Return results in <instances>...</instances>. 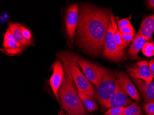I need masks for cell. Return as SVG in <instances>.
Wrapping results in <instances>:
<instances>
[{"label":"cell","instance_id":"cell-1","mask_svg":"<svg viewBox=\"0 0 154 115\" xmlns=\"http://www.w3.org/2000/svg\"><path fill=\"white\" fill-rule=\"evenodd\" d=\"M111 14L110 9L89 4L80 6L77 41L88 53L98 55L102 53Z\"/></svg>","mask_w":154,"mask_h":115},{"label":"cell","instance_id":"cell-2","mask_svg":"<svg viewBox=\"0 0 154 115\" xmlns=\"http://www.w3.org/2000/svg\"><path fill=\"white\" fill-rule=\"evenodd\" d=\"M63 81L59 90V97L66 115H86V110L74 87L70 72L64 65Z\"/></svg>","mask_w":154,"mask_h":115},{"label":"cell","instance_id":"cell-3","mask_svg":"<svg viewBox=\"0 0 154 115\" xmlns=\"http://www.w3.org/2000/svg\"><path fill=\"white\" fill-rule=\"evenodd\" d=\"M57 56L70 72L79 91L93 97L94 90L92 86L77 66L79 57L67 52H59Z\"/></svg>","mask_w":154,"mask_h":115},{"label":"cell","instance_id":"cell-4","mask_svg":"<svg viewBox=\"0 0 154 115\" xmlns=\"http://www.w3.org/2000/svg\"><path fill=\"white\" fill-rule=\"evenodd\" d=\"M117 30L115 17L111 14L110 20L105 38L103 47V55L109 59L114 61L122 60L124 55V47L117 44L114 39V34Z\"/></svg>","mask_w":154,"mask_h":115},{"label":"cell","instance_id":"cell-5","mask_svg":"<svg viewBox=\"0 0 154 115\" xmlns=\"http://www.w3.org/2000/svg\"><path fill=\"white\" fill-rule=\"evenodd\" d=\"M99 68L101 72V82L97 86L95 97L100 104L104 106L116 92L118 82L112 72L103 67Z\"/></svg>","mask_w":154,"mask_h":115},{"label":"cell","instance_id":"cell-6","mask_svg":"<svg viewBox=\"0 0 154 115\" xmlns=\"http://www.w3.org/2000/svg\"><path fill=\"white\" fill-rule=\"evenodd\" d=\"M79 4L74 3L68 7L66 17V28L68 39L70 43L73 42L75 31L79 19Z\"/></svg>","mask_w":154,"mask_h":115},{"label":"cell","instance_id":"cell-7","mask_svg":"<svg viewBox=\"0 0 154 115\" xmlns=\"http://www.w3.org/2000/svg\"><path fill=\"white\" fill-rule=\"evenodd\" d=\"M127 72L134 79H139L143 80L146 84L149 85L153 81L149 63L147 60H142L137 62L127 70Z\"/></svg>","mask_w":154,"mask_h":115},{"label":"cell","instance_id":"cell-8","mask_svg":"<svg viewBox=\"0 0 154 115\" xmlns=\"http://www.w3.org/2000/svg\"><path fill=\"white\" fill-rule=\"evenodd\" d=\"M77 62L82 68L85 76L89 82H91L97 86L99 85L101 78V72L99 67L90 61L79 57Z\"/></svg>","mask_w":154,"mask_h":115},{"label":"cell","instance_id":"cell-9","mask_svg":"<svg viewBox=\"0 0 154 115\" xmlns=\"http://www.w3.org/2000/svg\"><path fill=\"white\" fill-rule=\"evenodd\" d=\"M23 48V46L20 44L14 35L7 30L4 35L2 48L1 49V51L9 56H14L22 53Z\"/></svg>","mask_w":154,"mask_h":115},{"label":"cell","instance_id":"cell-10","mask_svg":"<svg viewBox=\"0 0 154 115\" xmlns=\"http://www.w3.org/2000/svg\"><path fill=\"white\" fill-rule=\"evenodd\" d=\"M53 70L52 75L50 78V84L54 95L59 101V90L63 81L65 71L64 66L59 60L55 61L52 65Z\"/></svg>","mask_w":154,"mask_h":115},{"label":"cell","instance_id":"cell-11","mask_svg":"<svg viewBox=\"0 0 154 115\" xmlns=\"http://www.w3.org/2000/svg\"><path fill=\"white\" fill-rule=\"evenodd\" d=\"M115 74L119 83L125 92L133 99L139 102L140 100L139 92L130 80L128 75L122 71L116 72Z\"/></svg>","mask_w":154,"mask_h":115},{"label":"cell","instance_id":"cell-12","mask_svg":"<svg viewBox=\"0 0 154 115\" xmlns=\"http://www.w3.org/2000/svg\"><path fill=\"white\" fill-rule=\"evenodd\" d=\"M131 104L132 103L127 97V93L125 92L118 83L116 92L104 107L105 108L124 107Z\"/></svg>","mask_w":154,"mask_h":115},{"label":"cell","instance_id":"cell-13","mask_svg":"<svg viewBox=\"0 0 154 115\" xmlns=\"http://www.w3.org/2000/svg\"><path fill=\"white\" fill-rule=\"evenodd\" d=\"M134 81L142 93L144 102L148 103L154 102V81L149 85L139 79H134Z\"/></svg>","mask_w":154,"mask_h":115},{"label":"cell","instance_id":"cell-14","mask_svg":"<svg viewBox=\"0 0 154 115\" xmlns=\"http://www.w3.org/2000/svg\"><path fill=\"white\" fill-rule=\"evenodd\" d=\"M154 32V14H153L143 19L137 34L149 42L152 39Z\"/></svg>","mask_w":154,"mask_h":115},{"label":"cell","instance_id":"cell-15","mask_svg":"<svg viewBox=\"0 0 154 115\" xmlns=\"http://www.w3.org/2000/svg\"><path fill=\"white\" fill-rule=\"evenodd\" d=\"M20 26L21 24L19 23L9 22L8 29L7 30L10 31L14 35V36L18 40L20 44L23 46V47H26L29 46L31 42L27 41L23 37L21 30Z\"/></svg>","mask_w":154,"mask_h":115},{"label":"cell","instance_id":"cell-16","mask_svg":"<svg viewBox=\"0 0 154 115\" xmlns=\"http://www.w3.org/2000/svg\"><path fill=\"white\" fill-rule=\"evenodd\" d=\"M146 42L147 41L144 38L137 33L129 49V54L134 58H137V53L142 49Z\"/></svg>","mask_w":154,"mask_h":115},{"label":"cell","instance_id":"cell-17","mask_svg":"<svg viewBox=\"0 0 154 115\" xmlns=\"http://www.w3.org/2000/svg\"><path fill=\"white\" fill-rule=\"evenodd\" d=\"M78 95L79 98L83 102L84 105L89 112H93L94 110L98 109L97 105L94 102L93 97L88 96L85 93L79 91Z\"/></svg>","mask_w":154,"mask_h":115},{"label":"cell","instance_id":"cell-18","mask_svg":"<svg viewBox=\"0 0 154 115\" xmlns=\"http://www.w3.org/2000/svg\"><path fill=\"white\" fill-rule=\"evenodd\" d=\"M122 115H142V111L137 103L134 102L125 108Z\"/></svg>","mask_w":154,"mask_h":115},{"label":"cell","instance_id":"cell-19","mask_svg":"<svg viewBox=\"0 0 154 115\" xmlns=\"http://www.w3.org/2000/svg\"><path fill=\"white\" fill-rule=\"evenodd\" d=\"M142 52L144 56L147 57L154 56V44L153 42H146L143 47Z\"/></svg>","mask_w":154,"mask_h":115},{"label":"cell","instance_id":"cell-20","mask_svg":"<svg viewBox=\"0 0 154 115\" xmlns=\"http://www.w3.org/2000/svg\"><path fill=\"white\" fill-rule=\"evenodd\" d=\"M124 107H112L105 113V115H122Z\"/></svg>","mask_w":154,"mask_h":115},{"label":"cell","instance_id":"cell-21","mask_svg":"<svg viewBox=\"0 0 154 115\" xmlns=\"http://www.w3.org/2000/svg\"><path fill=\"white\" fill-rule=\"evenodd\" d=\"M114 39H115V41L119 45L124 47H127L128 45V44L123 40L122 35H121V33L118 29L114 34Z\"/></svg>","mask_w":154,"mask_h":115},{"label":"cell","instance_id":"cell-22","mask_svg":"<svg viewBox=\"0 0 154 115\" xmlns=\"http://www.w3.org/2000/svg\"><path fill=\"white\" fill-rule=\"evenodd\" d=\"M21 30L22 32V35L29 42H32V35L31 32L28 29L25 27L24 26L21 25Z\"/></svg>","mask_w":154,"mask_h":115},{"label":"cell","instance_id":"cell-23","mask_svg":"<svg viewBox=\"0 0 154 115\" xmlns=\"http://www.w3.org/2000/svg\"><path fill=\"white\" fill-rule=\"evenodd\" d=\"M119 30L121 33L123 34H131L135 35L134 29L131 24L125 27L119 29Z\"/></svg>","mask_w":154,"mask_h":115},{"label":"cell","instance_id":"cell-24","mask_svg":"<svg viewBox=\"0 0 154 115\" xmlns=\"http://www.w3.org/2000/svg\"><path fill=\"white\" fill-rule=\"evenodd\" d=\"M144 109L148 115H154V102L146 104L144 106Z\"/></svg>","mask_w":154,"mask_h":115},{"label":"cell","instance_id":"cell-25","mask_svg":"<svg viewBox=\"0 0 154 115\" xmlns=\"http://www.w3.org/2000/svg\"><path fill=\"white\" fill-rule=\"evenodd\" d=\"M121 35L123 40L128 45L129 44L131 41H133L135 35L131 34H123L121 33Z\"/></svg>","mask_w":154,"mask_h":115},{"label":"cell","instance_id":"cell-26","mask_svg":"<svg viewBox=\"0 0 154 115\" xmlns=\"http://www.w3.org/2000/svg\"><path fill=\"white\" fill-rule=\"evenodd\" d=\"M118 24L119 28L121 29L122 28L125 27L127 26H129L131 24L128 19H123L118 20L117 21Z\"/></svg>","mask_w":154,"mask_h":115},{"label":"cell","instance_id":"cell-27","mask_svg":"<svg viewBox=\"0 0 154 115\" xmlns=\"http://www.w3.org/2000/svg\"><path fill=\"white\" fill-rule=\"evenodd\" d=\"M149 67L151 75L154 78V59H151L149 62Z\"/></svg>","mask_w":154,"mask_h":115},{"label":"cell","instance_id":"cell-28","mask_svg":"<svg viewBox=\"0 0 154 115\" xmlns=\"http://www.w3.org/2000/svg\"><path fill=\"white\" fill-rule=\"evenodd\" d=\"M146 3L149 8L154 9V0H149L146 1Z\"/></svg>","mask_w":154,"mask_h":115}]
</instances>
